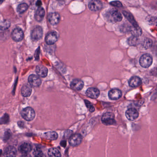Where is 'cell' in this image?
Segmentation results:
<instances>
[{
	"instance_id": "34",
	"label": "cell",
	"mask_w": 157,
	"mask_h": 157,
	"mask_svg": "<svg viewBox=\"0 0 157 157\" xmlns=\"http://www.w3.org/2000/svg\"><path fill=\"white\" fill-rule=\"evenodd\" d=\"M110 4L115 7H121L123 6L121 3L119 1H114V2H110Z\"/></svg>"
},
{
	"instance_id": "13",
	"label": "cell",
	"mask_w": 157,
	"mask_h": 157,
	"mask_svg": "<svg viewBox=\"0 0 157 157\" xmlns=\"http://www.w3.org/2000/svg\"><path fill=\"white\" fill-rule=\"evenodd\" d=\"M29 83L31 85V86L34 87H38L40 85L41 80L37 76L35 75H31L28 77Z\"/></svg>"
},
{
	"instance_id": "23",
	"label": "cell",
	"mask_w": 157,
	"mask_h": 157,
	"mask_svg": "<svg viewBox=\"0 0 157 157\" xmlns=\"http://www.w3.org/2000/svg\"><path fill=\"white\" fill-rule=\"evenodd\" d=\"M131 33L132 34V36L135 37H140L142 34V30L140 27H131V30H130Z\"/></svg>"
},
{
	"instance_id": "37",
	"label": "cell",
	"mask_w": 157,
	"mask_h": 157,
	"mask_svg": "<svg viewBox=\"0 0 157 157\" xmlns=\"http://www.w3.org/2000/svg\"><path fill=\"white\" fill-rule=\"evenodd\" d=\"M152 98L154 100V101H157V94H155Z\"/></svg>"
},
{
	"instance_id": "3",
	"label": "cell",
	"mask_w": 157,
	"mask_h": 157,
	"mask_svg": "<svg viewBox=\"0 0 157 157\" xmlns=\"http://www.w3.org/2000/svg\"><path fill=\"white\" fill-rule=\"evenodd\" d=\"M153 61L152 56L148 53H145L141 56L139 60V63L142 67L147 68L152 65Z\"/></svg>"
},
{
	"instance_id": "7",
	"label": "cell",
	"mask_w": 157,
	"mask_h": 157,
	"mask_svg": "<svg viewBox=\"0 0 157 157\" xmlns=\"http://www.w3.org/2000/svg\"><path fill=\"white\" fill-rule=\"evenodd\" d=\"M43 36L42 28L39 26L36 27L32 30L31 34V38L34 41L39 40Z\"/></svg>"
},
{
	"instance_id": "16",
	"label": "cell",
	"mask_w": 157,
	"mask_h": 157,
	"mask_svg": "<svg viewBox=\"0 0 157 157\" xmlns=\"http://www.w3.org/2000/svg\"><path fill=\"white\" fill-rule=\"evenodd\" d=\"M71 86L74 90L80 91L84 87V83L80 79H75L72 81Z\"/></svg>"
},
{
	"instance_id": "27",
	"label": "cell",
	"mask_w": 157,
	"mask_h": 157,
	"mask_svg": "<svg viewBox=\"0 0 157 157\" xmlns=\"http://www.w3.org/2000/svg\"><path fill=\"white\" fill-rule=\"evenodd\" d=\"M28 9V5L26 3H23L20 4L17 6V12L18 13L21 14L25 13V11L27 10Z\"/></svg>"
},
{
	"instance_id": "14",
	"label": "cell",
	"mask_w": 157,
	"mask_h": 157,
	"mask_svg": "<svg viewBox=\"0 0 157 157\" xmlns=\"http://www.w3.org/2000/svg\"><path fill=\"white\" fill-rule=\"evenodd\" d=\"M86 95L90 98L97 99L99 96L100 91L96 88H90L86 91Z\"/></svg>"
},
{
	"instance_id": "29",
	"label": "cell",
	"mask_w": 157,
	"mask_h": 157,
	"mask_svg": "<svg viewBox=\"0 0 157 157\" xmlns=\"http://www.w3.org/2000/svg\"><path fill=\"white\" fill-rule=\"evenodd\" d=\"M142 46L144 48L146 49H148L150 48L152 46L153 44V41L150 39V38H146L142 42Z\"/></svg>"
},
{
	"instance_id": "18",
	"label": "cell",
	"mask_w": 157,
	"mask_h": 157,
	"mask_svg": "<svg viewBox=\"0 0 157 157\" xmlns=\"http://www.w3.org/2000/svg\"><path fill=\"white\" fill-rule=\"evenodd\" d=\"M36 73L39 76L41 77H45L48 74V70L47 67L42 65H39L36 66Z\"/></svg>"
},
{
	"instance_id": "35",
	"label": "cell",
	"mask_w": 157,
	"mask_h": 157,
	"mask_svg": "<svg viewBox=\"0 0 157 157\" xmlns=\"http://www.w3.org/2000/svg\"><path fill=\"white\" fill-rule=\"evenodd\" d=\"M10 134L9 133V132H7L6 133V134H5V139H6V140H7L8 138V136H10Z\"/></svg>"
},
{
	"instance_id": "28",
	"label": "cell",
	"mask_w": 157,
	"mask_h": 157,
	"mask_svg": "<svg viewBox=\"0 0 157 157\" xmlns=\"http://www.w3.org/2000/svg\"><path fill=\"white\" fill-rule=\"evenodd\" d=\"M138 43H139V39L137 37L132 36L128 39V43L130 46H136Z\"/></svg>"
},
{
	"instance_id": "22",
	"label": "cell",
	"mask_w": 157,
	"mask_h": 157,
	"mask_svg": "<svg viewBox=\"0 0 157 157\" xmlns=\"http://www.w3.org/2000/svg\"><path fill=\"white\" fill-rule=\"evenodd\" d=\"M45 14V11L44 8L41 7H39L35 13V18L36 20L39 22L42 21Z\"/></svg>"
},
{
	"instance_id": "9",
	"label": "cell",
	"mask_w": 157,
	"mask_h": 157,
	"mask_svg": "<svg viewBox=\"0 0 157 157\" xmlns=\"http://www.w3.org/2000/svg\"><path fill=\"white\" fill-rule=\"evenodd\" d=\"M45 41L48 45H52L55 44L58 41L57 33L55 31H52L48 33L46 36Z\"/></svg>"
},
{
	"instance_id": "21",
	"label": "cell",
	"mask_w": 157,
	"mask_h": 157,
	"mask_svg": "<svg viewBox=\"0 0 157 157\" xmlns=\"http://www.w3.org/2000/svg\"><path fill=\"white\" fill-rule=\"evenodd\" d=\"M123 14L124 17L128 19V21L132 24V26L135 27H139L138 24H137V22H136L135 19L131 13L126 12V11H123Z\"/></svg>"
},
{
	"instance_id": "38",
	"label": "cell",
	"mask_w": 157,
	"mask_h": 157,
	"mask_svg": "<svg viewBox=\"0 0 157 157\" xmlns=\"http://www.w3.org/2000/svg\"><path fill=\"white\" fill-rule=\"evenodd\" d=\"M5 0H0V5L2 4L4 2Z\"/></svg>"
},
{
	"instance_id": "8",
	"label": "cell",
	"mask_w": 157,
	"mask_h": 157,
	"mask_svg": "<svg viewBox=\"0 0 157 157\" xmlns=\"http://www.w3.org/2000/svg\"><path fill=\"white\" fill-rule=\"evenodd\" d=\"M82 141V137L79 134H75L71 135L69 139L70 145L72 147L78 146L80 144Z\"/></svg>"
},
{
	"instance_id": "2",
	"label": "cell",
	"mask_w": 157,
	"mask_h": 157,
	"mask_svg": "<svg viewBox=\"0 0 157 157\" xmlns=\"http://www.w3.org/2000/svg\"><path fill=\"white\" fill-rule=\"evenodd\" d=\"M21 115L25 120L30 121L35 119L36 113L33 108L30 107H27L22 110Z\"/></svg>"
},
{
	"instance_id": "33",
	"label": "cell",
	"mask_w": 157,
	"mask_h": 157,
	"mask_svg": "<svg viewBox=\"0 0 157 157\" xmlns=\"http://www.w3.org/2000/svg\"><path fill=\"white\" fill-rule=\"evenodd\" d=\"M148 22L153 26H157V18L155 17H151L148 19Z\"/></svg>"
},
{
	"instance_id": "19",
	"label": "cell",
	"mask_w": 157,
	"mask_h": 157,
	"mask_svg": "<svg viewBox=\"0 0 157 157\" xmlns=\"http://www.w3.org/2000/svg\"><path fill=\"white\" fill-rule=\"evenodd\" d=\"M142 80L140 77L137 76H133L130 78L129 81V86L131 87H137L141 85Z\"/></svg>"
},
{
	"instance_id": "11",
	"label": "cell",
	"mask_w": 157,
	"mask_h": 157,
	"mask_svg": "<svg viewBox=\"0 0 157 157\" xmlns=\"http://www.w3.org/2000/svg\"><path fill=\"white\" fill-rule=\"evenodd\" d=\"M89 8L91 11H99L102 8V4L99 0H91L88 5Z\"/></svg>"
},
{
	"instance_id": "32",
	"label": "cell",
	"mask_w": 157,
	"mask_h": 157,
	"mask_svg": "<svg viewBox=\"0 0 157 157\" xmlns=\"http://www.w3.org/2000/svg\"><path fill=\"white\" fill-rule=\"evenodd\" d=\"M9 121V116L7 114H5L2 118L0 119V124H6Z\"/></svg>"
},
{
	"instance_id": "26",
	"label": "cell",
	"mask_w": 157,
	"mask_h": 157,
	"mask_svg": "<svg viewBox=\"0 0 157 157\" xmlns=\"http://www.w3.org/2000/svg\"><path fill=\"white\" fill-rule=\"evenodd\" d=\"M48 155L50 157H57L61 156L60 152L57 148H50L48 150Z\"/></svg>"
},
{
	"instance_id": "39",
	"label": "cell",
	"mask_w": 157,
	"mask_h": 157,
	"mask_svg": "<svg viewBox=\"0 0 157 157\" xmlns=\"http://www.w3.org/2000/svg\"><path fill=\"white\" fill-rule=\"evenodd\" d=\"M57 1H62V0H57Z\"/></svg>"
},
{
	"instance_id": "15",
	"label": "cell",
	"mask_w": 157,
	"mask_h": 157,
	"mask_svg": "<svg viewBox=\"0 0 157 157\" xmlns=\"http://www.w3.org/2000/svg\"><path fill=\"white\" fill-rule=\"evenodd\" d=\"M60 20V16L58 13H51L49 14L48 21L52 25L59 24Z\"/></svg>"
},
{
	"instance_id": "36",
	"label": "cell",
	"mask_w": 157,
	"mask_h": 157,
	"mask_svg": "<svg viewBox=\"0 0 157 157\" xmlns=\"http://www.w3.org/2000/svg\"><path fill=\"white\" fill-rule=\"evenodd\" d=\"M41 4H42V3H41V2L40 0H38V1L37 2L36 6H40L41 5Z\"/></svg>"
},
{
	"instance_id": "12",
	"label": "cell",
	"mask_w": 157,
	"mask_h": 157,
	"mask_svg": "<svg viewBox=\"0 0 157 157\" xmlns=\"http://www.w3.org/2000/svg\"><path fill=\"white\" fill-rule=\"evenodd\" d=\"M108 96L110 99L112 100H117L121 97L122 93L120 89L113 88L109 91Z\"/></svg>"
},
{
	"instance_id": "1",
	"label": "cell",
	"mask_w": 157,
	"mask_h": 157,
	"mask_svg": "<svg viewBox=\"0 0 157 157\" xmlns=\"http://www.w3.org/2000/svg\"><path fill=\"white\" fill-rule=\"evenodd\" d=\"M107 18L111 22H120L122 19L121 14L115 9H112L107 13Z\"/></svg>"
},
{
	"instance_id": "31",
	"label": "cell",
	"mask_w": 157,
	"mask_h": 157,
	"mask_svg": "<svg viewBox=\"0 0 157 157\" xmlns=\"http://www.w3.org/2000/svg\"><path fill=\"white\" fill-rule=\"evenodd\" d=\"M85 104L90 112H92L95 111V108L92 104L87 100H85Z\"/></svg>"
},
{
	"instance_id": "30",
	"label": "cell",
	"mask_w": 157,
	"mask_h": 157,
	"mask_svg": "<svg viewBox=\"0 0 157 157\" xmlns=\"http://www.w3.org/2000/svg\"><path fill=\"white\" fill-rule=\"evenodd\" d=\"M33 154L36 157H42L43 156V152L39 147H36L34 149Z\"/></svg>"
},
{
	"instance_id": "20",
	"label": "cell",
	"mask_w": 157,
	"mask_h": 157,
	"mask_svg": "<svg viewBox=\"0 0 157 157\" xmlns=\"http://www.w3.org/2000/svg\"><path fill=\"white\" fill-rule=\"evenodd\" d=\"M17 155V151L15 147L9 146L5 149L4 155L6 157H14Z\"/></svg>"
},
{
	"instance_id": "17",
	"label": "cell",
	"mask_w": 157,
	"mask_h": 157,
	"mask_svg": "<svg viewBox=\"0 0 157 157\" xmlns=\"http://www.w3.org/2000/svg\"><path fill=\"white\" fill-rule=\"evenodd\" d=\"M32 90V87L30 84H25L21 88V94L23 96L27 97L31 95Z\"/></svg>"
},
{
	"instance_id": "24",
	"label": "cell",
	"mask_w": 157,
	"mask_h": 157,
	"mask_svg": "<svg viewBox=\"0 0 157 157\" xmlns=\"http://www.w3.org/2000/svg\"><path fill=\"white\" fill-rule=\"evenodd\" d=\"M11 23L9 20L5 19L0 21V30H5L10 28Z\"/></svg>"
},
{
	"instance_id": "25",
	"label": "cell",
	"mask_w": 157,
	"mask_h": 157,
	"mask_svg": "<svg viewBox=\"0 0 157 157\" xmlns=\"http://www.w3.org/2000/svg\"><path fill=\"white\" fill-rule=\"evenodd\" d=\"M45 137L50 140H56L58 139V135L55 131H48L45 134Z\"/></svg>"
},
{
	"instance_id": "4",
	"label": "cell",
	"mask_w": 157,
	"mask_h": 157,
	"mask_svg": "<svg viewBox=\"0 0 157 157\" xmlns=\"http://www.w3.org/2000/svg\"><path fill=\"white\" fill-rule=\"evenodd\" d=\"M102 123L106 125H113L116 123L115 116L112 112H106L102 115L101 119Z\"/></svg>"
},
{
	"instance_id": "6",
	"label": "cell",
	"mask_w": 157,
	"mask_h": 157,
	"mask_svg": "<svg viewBox=\"0 0 157 157\" xmlns=\"http://www.w3.org/2000/svg\"><path fill=\"white\" fill-rule=\"evenodd\" d=\"M126 118L130 121H134L139 117V112L134 108L128 109L125 112Z\"/></svg>"
},
{
	"instance_id": "5",
	"label": "cell",
	"mask_w": 157,
	"mask_h": 157,
	"mask_svg": "<svg viewBox=\"0 0 157 157\" xmlns=\"http://www.w3.org/2000/svg\"><path fill=\"white\" fill-rule=\"evenodd\" d=\"M24 32L20 28H16L11 33V37L14 41H21L24 38Z\"/></svg>"
},
{
	"instance_id": "10",
	"label": "cell",
	"mask_w": 157,
	"mask_h": 157,
	"mask_svg": "<svg viewBox=\"0 0 157 157\" xmlns=\"http://www.w3.org/2000/svg\"><path fill=\"white\" fill-rule=\"evenodd\" d=\"M32 149V146L29 143L25 142L20 145L18 147V151L21 154L25 155L29 154Z\"/></svg>"
}]
</instances>
